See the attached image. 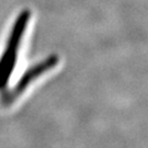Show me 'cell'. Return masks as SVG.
<instances>
[{"label": "cell", "instance_id": "obj_1", "mask_svg": "<svg viewBox=\"0 0 148 148\" xmlns=\"http://www.w3.org/2000/svg\"><path fill=\"white\" fill-rule=\"evenodd\" d=\"M29 20H30V12L27 10L22 11L11 29L7 47L0 57V90L5 88V86L8 85L12 71L14 69L18 49L20 46L22 36L27 27Z\"/></svg>", "mask_w": 148, "mask_h": 148}, {"label": "cell", "instance_id": "obj_2", "mask_svg": "<svg viewBox=\"0 0 148 148\" xmlns=\"http://www.w3.org/2000/svg\"><path fill=\"white\" fill-rule=\"evenodd\" d=\"M57 63H58V57L56 55H51V56L46 57L43 62L30 67L23 74V76L20 78V80L18 81L16 87L12 90H10V91L5 92V95H2V99H1L2 103L5 106L11 104L13 101L16 100L23 93V91L27 89L31 82H33L34 80H36L40 76L45 74L46 71L54 68L57 65Z\"/></svg>", "mask_w": 148, "mask_h": 148}]
</instances>
